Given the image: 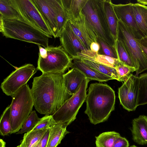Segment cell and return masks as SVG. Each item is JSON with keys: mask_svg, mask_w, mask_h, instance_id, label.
<instances>
[{"mask_svg": "<svg viewBox=\"0 0 147 147\" xmlns=\"http://www.w3.org/2000/svg\"><path fill=\"white\" fill-rule=\"evenodd\" d=\"M64 74H42L34 78L31 90L34 106L38 113L53 115L71 96L65 86Z\"/></svg>", "mask_w": 147, "mask_h": 147, "instance_id": "cell-1", "label": "cell"}, {"mask_svg": "<svg viewBox=\"0 0 147 147\" xmlns=\"http://www.w3.org/2000/svg\"><path fill=\"white\" fill-rule=\"evenodd\" d=\"M88 91L84 113L94 125L106 121L115 109L114 91L108 84L100 83L90 84Z\"/></svg>", "mask_w": 147, "mask_h": 147, "instance_id": "cell-2", "label": "cell"}, {"mask_svg": "<svg viewBox=\"0 0 147 147\" xmlns=\"http://www.w3.org/2000/svg\"><path fill=\"white\" fill-rule=\"evenodd\" d=\"M104 1L87 0L82 12L97 37L109 45L115 47V41L111 33L106 19Z\"/></svg>", "mask_w": 147, "mask_h": 147, "instance_id": "cell-3", "label": "cell"}, {"mask_svg": "<svg viewBox=\"0 0 147 147\" xmlns=\"http://www.w3.org/2000/svg\"><path fill=\"white\" fill-rule=\"evenodd\" d=\"M7 38H13L42 46H48L50 37L25 21L18 20H3L1 32Z\"/></svg>", "mask_w": 147, "mask_h": 147, "instance_id": "cell-4", "label": "cell"}, {"mask_svg": "<svg viewBox=\"0 0 147 147\" xmlns=\"http://www.w3.org/2000/svg\"><path fill=\"white\" fill-rule=\"evenodd\" d=\"M10 119L11 130L10 134L18 132L32 111L34 102L31 90L26 84L11 96Z\"/></svg>", "mask_w": 147, "mask_h": 147, "instance_id": "cell-5", "label": "cell"}, {"mask_svg": "<svg viewBox=\"0 0 147 147\" xmlns=\"http://www.w3.org/2000/svg\"><path fill=\"white\" fill-rule=\"evenodd\" d=\"M47 55L45 58L38 55L37 69L42 74L64 73L72 66L73 60L60 45L45 48Z\"/></svg>", "mask_w": 147, "mask_h": 147, "instance_id": "cell-6", "label": "cell"}, {"mask_svg": "<svg viewBox=\"0 0 147 147\" xmlns=\"http://www.w3.org/2000/svg\"><path fill=\"white\" fill-rule=\"evenodd\" d=\"M90 81L87 78L85 79L77 92L52 115L56 123L63 124L67 126L76 119L80 109L86 100V89Z\"/></svg>", "mask_w": 147, "mask_h": 147, "instance_id": "cell-7", "label": "cell"}, {"mask_svg": "<svg viewBox=\"0 0 147 147\" xmlns=\"http://www.w3.org/2000/svg\"><path fill=\"white\" fill-rule=\"evenodd\" d=\"M136 39L129 28L119 20L117 39L121 42L131 57L137 75L147 70V62Z\"/></svg>", "mask_w": 147, "mask_h": 147, "instance_id": "cell-8", "label": "cell"}, {"mask_svg": "<svg viewBox=\"0 0 147 147\" xmlns=\"http://www.w3.org/2000/svg\"><path fill=\"white\" fill-rule=\"evenodd\" d=\"M36 72L35 67L30 64L18 67L4 80L1 88L6 95L11 96L26 84Z\"/></svg>", "mask_w": 147, "mask_h": 147, "instance_id": "cell-9", "label": "cell"}, {"mask_svg": "<svg viewBox=\"0 0 147 147\" xmlns=\"http://www.w3.org/2000/svg\"><path fill=\"white\" fill-rule=\"evenodd\" d=\"M139 80L137 75L131 74L118 89V97L123 108L129 111L135 110L138 105Z\"/></svg>", "mask_w": 147, "mask_h": 147, "instance_id": "cell-10", "label": "cell"}, {"mask_svg": "<svg viewBox=\"0 0 147 147\" xmlns=\"http://www.w3.org/2000/svg\"><path fill=\"white\" fill-rule=\"evenodd\" d=\"M12 3L26 21L47 34H52L39 12L31 0H12Z\"/></svg>", "mask_w": 147, "mask_h": 147, "instance_id": "cell-11", "label": "cell"}, {"mask_svg": "<svg viewBox=\"0 0 147 147\" xmlns=\"http://www.w3.org/2000/svg\"><path fill=\"white\" fill-rule=\"evenodd\" d=\"M59 37L61 45L73 60L78 59V54L89 50L74 33L68 20Z\"/></svg>", "mask_w": 147, "mask_h": 147, "instance_id": "cell-12", "label": "cell"}, {"mask_svg": "<svg viewBox=\"0 0 147 147\" xmlns=\"http://www.w3.org/2000/svg\"><path fill=\"white\" fill-rule=\"evenodd\" d=\"M68 20L74 33L87 49L90 50V45L93 42H97V37L82 12L80 18L78 20L75 21Z\"/></svg>", "mask_w": 147, "mask_h": 147, "instance_id": "cell-13", "label": "cell"}, {"mask_svg": "<svg viewBox=\"0 0 147 147\" xmlns=\"http://www.w3.org/2000/svg\"><path fill=\"white\" fill-rule=\"evenodd\" d=\"M54 38H58L57 24L52 0H31Z\"/></svg>", "mask_w": 147, "mask_h": 147, "instance_id": "cell-14", "label": "cell"}, {"mask_svg": "<svg viewBox=\"0 0 147 147\" xmlns=\"http://www.w3.org/2000/svg\"><path fill=\"white\" fill-rule=\"evenodd\" d=\"M133 3H130L126 4L112 5L119 20H121L132 32L137 39L142 37L139 30L135 18L133 8Z\"/></svg>", "mask_w": 147, "mask_h": 147, "instance_id": "cell-15", "label": "cell"}, {"mask_svg": "<svg viewBox=\"0 0 147 147\" xmlns=\"http://www.w3.org/2000/svg\"><path fill=\"white\" fill-rule=\"evenodd\" d=\"M131 130L133 140L140 145H147V116L141 115L134 119Z\"/></svg>", "mask_w": 147, "mask_h": 147, "instance_id": "cell-16", "label": "cell"}, {"mask_svg": "<svg viewBox=\"0 0 147 147\" xmlns=\"http://www.w3.org/2000/svg\"><path fill=\"white\" fill-rule=\"evenodd\" d=\"M63 78L65 87L71 96L77 92L81 83L86 78L78 70L73 67L63 74Z\"/></svg>", "mask_w": 147, "mask_h": 147, "instance_id": "cell-17", "label": "cell"}, {"mask_svg": "<svg viewBox=\"0 0 147 147\" xmlns=\"http://www.w3.org/2000/svg\"><path fill=\"white\" fill-rule=\"evenodd\" d=\"M73 60L71 67L77 69L90 80L103 82L114 80L113 78L90 67L81 60L75 59Z\"/></svg>", "mask_w": 147, "mask_h": 147, "instance_id": "cell-18", "label": "cell"}, {"mask_svg": "<svg viewBox=\"0 0 147 147\" xmlns=\"http://www.w3.org/2000/svg\"><path fill=\"white\" fill-rule=\"evenodd\" d=\"M87 0H61L67 20L75 21L81 17L82 9Z\"/></svg>", "mask_w": 147, "mask_h": 147, "instance_id": "cell-19", "label": "cell"}, {"mask_svg": "<svg viewBox=\"0 0 147 147\" xmlns=\"http://www.w3.org/2000/svg\"><path fill=\"white\" fill-rule=\"evenodd\" d=\"M133 8L140 34L142 37L147 36V6L136 3H133Z\"/></svg>", "mask_w": 147, "mask_h": 147, "instance_id": "cell-20", "label": "cell"}, {"mask_svg": "<svg viewBox=\"0 0 147 147\" xmlns=\"http://www.w3.org/2000/svg\"><path fill=\"white\" fill-rule=\"evenodd\" d=\"M66 125L55 123L50 128V132L47 147H57L65 135L69 132Z\"/></svg>", "mask_w": 147, "mask_h": 147, "instance_id": "cell-21", "label": "cell"}, {"mask_svg": "<svg viewBox=\"0 0 147 147\" xmlns=\"http://www.w3.org/2000/svg\"><path fill=\"white\" fill-rule=\"evenodd\" d=\"M110 0H104V8L106 19L111 33L115 41L117 38L119 20Z\"/></svg>", "mask_w": 147, "mask_h": 147, "instance_id": "cell-22", "label": "cell"}, {"mask_svg": "<svg viewBox=\"0 0 147 147\" xmlns=\"http://www.w3.org/2000/svg\"><path fill=\"white\" fill-rule=\"evenodd\" d=\"M0 14L3 20L15 19L26 21L12 0H0Z\"/></svg>", "mask_w": 147, "mask_h": 147, "instance_id": "cell-23", "label": "cell"}, {"mask_svg": "<svg viewBox=\"0 0 147 147\" xmlns=\"http://www.w3.org/2000/svg\"><path fill=\"white\" fill-rule=\"evenodd\" d=\"M79 59L83 58L114 68L119 62L118 59L104 55L94 53L90 50L86 53L79 55Z\"/></svg>", "mask_w": 147, "mask_h": 147, "instance_id": "cell-24", "label": "cell"}, {"mask_svg": "<svg viewBox=\"0 0 147 147\" xmlns=\"http://www.w3.org/2000/svg\"><path fill=\"white\" fill-rule=\"evenodd\" d=\"M52 2L56 14L58 37H59L67 20V18L66 12L62 5L61 0H52Z\"/></svg>", "mask_w": 147, "mask_h": 147, "instance_id": "cell-25", "label": "cell"}, {"mask_svg": "<svg viewBox=\"0 0 147 147\" xmlns=\"http://www.w3.org/2000/svg\"><path fill=\"white\" fill-rule=\"evenodd\" d=\"M80 60L90 67L119 81L118 74L115 68L83 58H81Z\"/></svg>", "mask_w": 147, "mask_h": 147, "instance_id": "cell-26", "label": "cell"}, {"mask_svg": "<svg viewBox=\"0 0 147 147\" xmlns=\"http://www.w3.org/2000/svg\"><path fill=\"white\" fill-rule=\"evenodd\" d=\"M119 134L114 131L103 132L96 136V147H113L115 141Z\"/></svg>", "mask_w": 147, "mask_h": 147, "instance_id": "cell-27", "label": "cell"}, {"mask_svg": "<svg viewBox=\"0 0 147 147\" xmlns=\"http://www.w3.org/2000/svg\"><path fill=\"white\" fill-rule=\"evenodd\" d=\"M48 129L30 131L24 135L20 147H32L42 138Z\"/></svg>", "mask_w": 147, "mask_h": 147, "instance_id": "cell-28", "label": "cell"}, {"mask_svg": "<svg viewBox=\"0 0 147 147\" xmlns=\"http://www.w3.org/2000/svg\"><path fill=\"white\" fill-rule=\"evenodd\" d=\"M115 47L119 61L126 65L136 69L135 65L130 56L122 43L118 39L115 41Z\"/></svg>", "mask_w": 147, "mask_h": 147, "instance_id": "cell-29", "label": "cell"}, {"mask_svg": "<svg viewBox=\"0 0 147 147\" xmlns=\"http://www.w3.org/2000/svg\"><path fill=\"white\" fill-rule=\"evenodd\" d=\"M10 106L9 105L1 115L0 120V134L4 136L10 134L11 130L10 119Z\"/></svg>", "mask_w": 147, "mask_h": 147, "instance_id": "cell-30", "label": "cell"}, {"mask_svg": "<svg viewBox=\"0 0 147 147\" xmlns=\"http://www.w3.org/2000/svg\"><path fill=\"white\" fill-rule=\"evenodd\" d=\"M139 78V87L138 101V106L147 104V73L141 74Z\"/></svg>", "mask_w": 147, "mask_h": 147, "instance_id": "cell-31", "label": "cell"}, {"mask_svg": "<svg viewBox=\"0 0 147 147\" xmlns=\"http://www.w3.org/2000/svg\"><path fill=\"white\" fill-rule=\"evenodd\" d=\"M39 118L35 111H32L24 123L22 128L16 134H22L32 130L39 121Z\"/></svg>", "mask_w": 147, "mask_h": 147, "instance_id": "cell-32", "label": "cell"}, {"mask_svg": "<svg viewBox=\"0 0 147 147\" xmlns=\"http://www.w3.org/2000/svg\"><path fill=\"white\" fill-rule=\"evenodd\" d=\"M119 82H125L128 78L131 72L136 71L134 68L126 65L119 62L115 67Z\"/></svg>", "mask_w": 147, "mask_h": 147, "instance_id": "cell-33", "label": "cell"}, {"mask_svg": "<svg viewBox=\"0 0 147 147\" xmlns=\"http://www.w3.org/2000/svg\"><path fill=\"white\" fill-rule=\"evenodd\" d=\"M97 42L100 46V49L98 54L118 59L115 47L109 45L99 37H97Z\"/></svg>", "mask_w": 147, "mask_h": 147, "instance_id": "cell-34", "label": "cell"}, {"mask_svg": "<svg viewBox=\"0 0 147 147\" xmlns=\"http://www.w3.org/2000/svg\"><path fill=\"white\" fill-rule=\"evenodd\" d=\"M55 123L52 115H46L40 118L39 121L31 131L50 128Z\"/></svg>", "mask_w": 147, "mask_h": 147, "instance_id": "cell-35", "label": "cell"}, {"mask_svg": "<svg viewBox=\"0 0 147 147\" xmlns=\"http://www.w3.org/2000/svg\"><path fill=\"white\" fill-rule=\"evenodd\" d=\"M49 132L50 128H49L40 140L32 147H47Z\"/></svg>", "mask_w": 147, "mask_h": 147, "instance_id": "cell-36", "label": "cell"}, {"mask_svg": "<svg viewBox=\"0 0 147 147\" xmlns=\"http://www.w3.org/2000/svg\"><path fill=\"white\" fill-rule=\"evenodd\" d=\"M129 142L127 139L120 135L116 138L113 147H129Z\"/></svg>", "mask_w": 147, "mask_h": 147, "instance_id": "cell-37", "label": "cell"}, {"mask_svg": "<svg viewBox=\"0 0 147 147\" xmlns=\"http://www.w3.org/2000/svg\"><path fill=\"white\" fill-rule=\"evenodd\" d=\"M147 62V36L136 39Z\"/></svg>", "mask_w": 147, "mask_h": 147, "instance_id": "cell-38", "label": "cell"}, {"mask_svg": "<svg viewBox=\"0 0 147 147\" xmlns=\"http://www.w3.org/2000/svg\"><path fill=\"white\" fill-rule=\"evenodd\" d=\"M90 49L92 52L98 54L100 49V46L97 42H93L90 45Z\"/></svg>", "mask_w": 147, "mask_h": 147, "instance_id": "cell-39", "label": "cell"}, {"mask_svg": "<svg viewBox=\"0 0 147 147\" xmlns=\"http://www.w3.org/2000/svg\"><path fill=\"white\" fill-rule=\"evenodd\" d=\"M39 49V53L38 55H39L41 57L45 58L47 55V51L46 49L42 47L41 46L38 45Z\"/></svg>", "mask_w": 147, "mask_h": 147, "instance_id": "cell-40", "label": "cell"}, {"mask_svg": "<svg viewBox=\"0 0 147 147\" xmlns=\"http://www.w3.org/2000/svg\"><path fill=\"white\" fill-rule=\"evenodd\" d=\"M3 29V20L0 17V32H2Z\"/></svg>", "mask_w": 147, "mask_h": 147, "instance_id": "cell-41", "label": "cell"}, {"mask_svg": "<svg viewBox=\"0 0 147 147\" xmlns=\"http://www.w3.org/2000/svg\"><path fill=\"white\" fill-rule=\"evenodd\" d=\"M138 3L144 5H147V0H137Z\"/></svg>", "mask_w": 147, "mask_h": 147, "instance_id": "cell-42", "label": "cell"}, {"mask_svg": "<svg viewBox=\"0 0 147 147\" xmlns=\"http://www.w3.org/2000/svg\"><path fill=\"white\" fill-rule=\"evenodd\" d=\"M5 142L2 139L0 140V147H5Z\"/></svg>", "mask_w": 147, "mask_h": 147, "instance_id": "cell-43", "label": "cell"}, {"mask_svg": "<svg viewBox=\"0 0 147 147\" xmlns=\"http://www.w3.org/2000/svg\"><path fill=\"white\" fill-rule=\"evenodd\" d=\"M129 147H138L135 145H131V146H130Z\"/></svg>", "mask_w": 147, "mask_h": 147, "instance_id": "cell-44", "label": "cell"}, {"mask_svg": "<svg viewBox=\"0 0 147 147\" xmlns=\"http://www.w3.org/2000/svg\"><path fill=\"white\" fill-rule=\"evenodd\" d=\"M16 147H20V146L19 145L18 146H17Z\"/></svg>", "mask_w": 147, "mask_h": 147, "instance_id": "cell-45", "label": "cell"}]
</instances>
